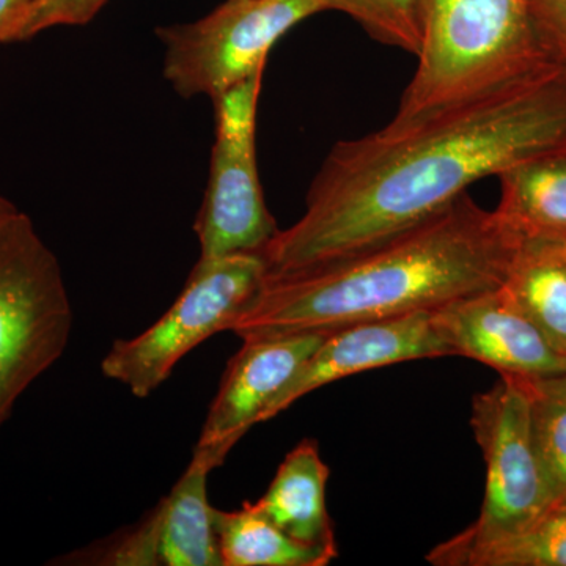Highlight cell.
I'll use <instances>...</instances> for the list:
<instances>
[{
  "label": "cell",
  "instance_id": "8992f818",
  "mask_svg": "<svg viewBox=\"0 0 566 566\" xmlns=\"http://www.w3.org/2000/svg\"><path fill=\"white\" fill-rule=\"evenodd\" d=\"M323 11L326 0H226L202 20L158 28L164 77L182 98H218L263 71L274 44Z\"/></svg>",
  "mask_w": 566,
  "mask_h": 566
},
{
  "label": "cell",
  "instance_id": "7c38bea8",
  "mask_svg": "<svg viewBox=\"0 0 566 566\" xmlns=\"http://www.w3.org/2000/svg\"><path fill=\"white\" fill-rule=\"evenodd\" d=\"M329 474L316 441L304 439L285 457L266 493L253 504L294 542L337 558L333 520L326 505Z\"/></svg>",
  "mask_w": 566,
  "mask_h": 566
},
{
  "label": "cell",
  "instance_id": "7a4b0ae2",
  "mask_svg": "<svg viewBox=\"0 0 566 566\" xmlns=\"http://www.w3.org/2000/svg\"><path fill=\"white\" fill-rule=\"evenodd\" d=\"M524 244L497 212L479 207L465 192L363 251L266 275L229 331L251 340L434 312L499 289Z\"/></svg>",
  "mask_w": 566,
  "mask_h": 566
},
{
  "label": "cell",
  "instance_id": "603a6c76",
  "mask_svg": "<svg viewBox=\"0 0 566 566\" xmlns=\"http://www.w3.org/2000/svg\"><path fill=\"white\" fill-rule=\"evenodd\" d=\"M33 2L35 0H0V43H7L14 25L20 22Z\"/></svg>",
  "mask_w": 566,
  "mask_h": 566
},
{
  "label": "cell",
  "instance_id": "52a82bcc",
  "mask_svg": "<svg viewBox=\"0 0 566 566\" xmlns=\"http://www.w3.org/2000/svg\"><path fill=\"white\" fill-rule=\"evenodd\" d=\"M263 74L264 70L259 71L211 99L216 129L210 178L193 223L202 259L262 253L279 233L256 169V109Z\"/></svg>",
  "mask_w": 566,
  "mask_h": 566
},
{
  "label": "cell",
  "instance_id": "5b68a950",
  "mask_svg": "<svg viewBox=\"0 0 566 566\" xmlns=\"http://www.w3.org/2000/svg\"><path fill=\"white\" fill-rule=\"evenodd\" d=\"M266 275L262 253L200 256L180 296L158 322L136 337L114 342L104 356L103 375L134 397H150L186 354L229 331Z\"/></svg>",
  "mask_w": 566,
  "mask_h": 566
},
{
  "label": "cell",
  "instance_id": "d4e9b609",
  "mask_svg": "<svg viewBox=\"0 0 566 566\" xmlns=\"http://www.w3.org/2000/svg\"><path fill=\"white\" fill-rule=\"evenodd\" d=\"M558 61L562 63V70H564L566 76V46L558 48L557 50Z\"/></svg>",
  "mask_w": 566,
  "mask_h": 566
},
{
  "label": "cell",
  "instance_id": "ac0fdd59",
  "mask_svg": "<svg viewBox=\"0 0 566 566\" xmlns=\"http://www.w3.org/2000/svg\"><path fill=\"white\" fill-rule=\"evenodd\" d=\"M520 379L531 400L536 450L557 504L566 501V374Z\"/></svg>",
  "mask_w": 566,
  "mask_h": 566
},
{
  "label": "cell",
  "instance_id": "3957f363",
  "mask_svg": "<svg viewBox=\"0 0 566 566\" xmlns=\"http://www.w3.org/2000/svg\"><path fill=\"white\" fill-rule=\"evenodd\" d=\"M415 76L395 118H412L560 69L532 0H424Z\"/></svg>",
  "mask_w": 566,
  "mask_h": 566
},
{
  "label": "cell",
  "instance_id": "484cf974",
  "mask_svg": "<svg viewBox=\"0 0 566 566\" xmlns=\"http://www.w3.org/2000/svg\"><path fill=\"white\" fill-rule=\"evenodd\" d=\"M558 249H560V252L566 256V244L558 245Z\"/></svg>",
  "mask_w": 566,
  "mask_h": 566
},
{
  "label": "cell",
  "instance_id": "ba28073f",
  "mask_svg": "<svg viewBox=\"0 0 566 566\" xmlns=\"http://www.w3.org/2000/svg\"><path fill=\"white\" fill-rule=\"evenodd\" d=\"M472 430L486 464L482 512L453 543L490 542L526 527L554 504L534 436L531 400L516 376L475 395Z\"/></svg>",
  "mask_w": 566,
  "mask_h": 566
},
{
  "label": "cell",
  "instance_id": "d6986e66",
  "mask_svg": "<svg viewBox=\"0 0 566 566\" xmlns=\"http://www.w3.org/2000/svg\"><path fill=\"white\" fill-rule=\"evenodd\" d=\"M327 11H340L371 39L419 54L424 0H326Z\"/></svg>",
  "mask_w": 566,
  "mask_h": 566
},
{
  "label": "cell",
  "instance_id": "9c48e42d",
  "mask_svg": "<svg viewBox=\"0 0 566 566\" xmlns=\"http://www.w3.org/2000/svg\"><path fill=\"white\" fill-rule=\"evenodd\" d=\"M455 356L433 324V312L349 324L331 331L301 370L260 416L268 422L305 395L346 376L409 360Z\"/></svg>",
  "mask_w": 566,
  "mask_h": 566
},
{
  "label": "cell",
  "instance_id": "7402d4cb",
  "mask_svg": "<svg viewBox=\"0 0 566 566\" xmlns=\"http://www.w3.org/2000/svg\"><path fill=\"white\" fill-rule=\"evenodd\" d=\"M532 14L539 35L557 54L566 46V0H532Z\"/></svg>",
  "mask_w": 566,
  "mask_h": 566
},
{
  "label": "cell",
  "instance_id": "30bf717a",
  "mask_svg": "<svg viewBox=\"0 0 566 566\" xmlns=\"http://www.w3.org/2000/svg\"><path fill=\"white\" fill-rule=\"evenodd\" d=\"M433 324L455 356L479 360L517 378L566 374V356L504 290L464 297L433 312Z\"/></svg>",
  "mask_w": 566,
  "mask_h": 566
},
{
  "label": "cell",
  "instance_id": "44dd1931",
  "mask_svg": "<svg viewBox=\"0 0 566 566\" xmlns=\"http://www.w3.org/2000/svg\"><path fill=\"white\" fill-rule=\"evenodd\" d=\"M109 0H35L14 25L7 43L28 41L57 25L88 24Z\"/></svg>",
  "mask_w": 566,
  "mask_h": 566
},
{
  "label": "cell",
  "instance_id": "4fadbf2b",
  "mask_svg": "<svg viewBox=\"0 0 566 566\" xmlns=\"http://www.w3.org/2000/svg\"><path fill=\"white\" fill-rule=\"evenodd\" d=\"M226 458L196 446L191 463L161 506L159 556L164 566H222L214 528V506L208 502V476Z\"/></svg>",
  "mask_w": 566,
  "mask_h": 566
},
{
  "label": "cell",
  "instance_id": "8fae6325",
  "mask_svg": "<svg viewBox=\"0 0 566 566\" xmlns=\"http://www.w3.org/2000/svg\"><path fill=\"white\" fill-rule=\"evenodd\" d=\"M329 333L243 340L227 365L197 446L227 458Z\"/></svg>",
  "mask_w": 566,
  "mask_h": 566
},
{
  "label": "cell",
  "instance_id": "ffe728a7",
  "mask_svg": "<svg viewBox=\"0 0 566 566\" xmlns=\"http://www.w3.org/2000/svg\"><path fill=\"white\" fill-rule=\"evenodd\" d=\"M161 543V506L151 509L139 523L123 528L88 547L65 554L51 565L158 566Z\"/></svg>",
  "mask_w": 566,
  "mask_h": 566
},
{
  "label": "cell",
  "instance_id": "cb8c5ba5",
  "mask_svg": "<svg viewBox=\"0 0 566 566\" xmlns=\"http://www.w3.org/2000/svg\"><path fill=\"white\" fill-rule=\"evenodd\" d=\"M18 212H20V210H18L9 199L0 196V230H2Z\"/></svg>",
  "mask_w": 566,
  "mask_h": 566
},
{
  "label": "cell",
  "instance_id": "6da1fadb",
  "mask_svg": "<svg viewBox=\"0 0 566 566\" xmlns=\"http://www.w3.org/2000/svg\"><path fill=\"white\" fill-rule=\"evenodd\" d=\"M566 151V76L557 69L360 137L315 175L300 221L262 252L268 274L344 259L444 210L474 182Z\"/></svg>",
  "mask_w": 566,
  "mask_h": 566
},
{
  "label": "cell",
  "instance_id": "e0dca14e",
  "mask_svg": "<svg viewBox=\"0 0 566 566\" xmlns=\"http://www.w3.org/2000/svg\"><path fill=\"white\" fill-rule=\"evenodd\" d=\"M214 528L222 566H326L334 560L283 534L253 502L233 512L214 509Z\"/></svg>",
  "mask_w": 566,
  "mask_h": 566
},
{
  "label": "cell",
  "instance_id": "9a60e30c",
  "mask_svg": "<svg viewBox=\"0 0 566 566\" xmlns=\"http://www.w3.org/2000/svg\"><path fill=\"white\" fill-rule=\"evenodd\" d=\"M427 558L438 566H566V501L513 534L471 545L447 539Z\"/></svg>",
  "mask_w": 566,
  "mask_h": 566
},
{
  "label": "cell",
  "instance_id": "277c9868",
  "mask_svg": "<svg viewBox=\"0 0 566 566\" xmlns=\"http://www.w3.org/2000/svg\"><path fill=\"white\" fill-rule=\"evenodd\" d=\"M73 323L61 263L20 211L0 230V427L61 359Z\"/></svg>",
  "mask_w": 566,
  "mask_h": 566
},
{
  "label": "cell",
  "instance_id": "5bb4252c",
  "mask_svg": "<svg viewBox=\"0 0 566 566\" xmlns=\"http://www.w3.org/2000/svg\"><path fill=\"white\" fill-rule=\"evenodd\" d=\"M499 218L524 243L566 244V151L516 164L499 175Z\"/></svg>",
  "mask_w": 566,
  "mask_h": 566
},
{
  "label": "cell",
  "instance_id": "2e32d148",
  "mask_svg": "<svg viewBox=\"0 0 566 566\" xmlns=\"http://www.w3.org/2000/svg\"><path fill=\"white\" fill-rule=\"evenodd\" d=\"M501 289L566 356V256L558 245L524 244Z\"/></svg>",
  "mask_w": 566,
  "mask_h": 566
}]
</instances>
